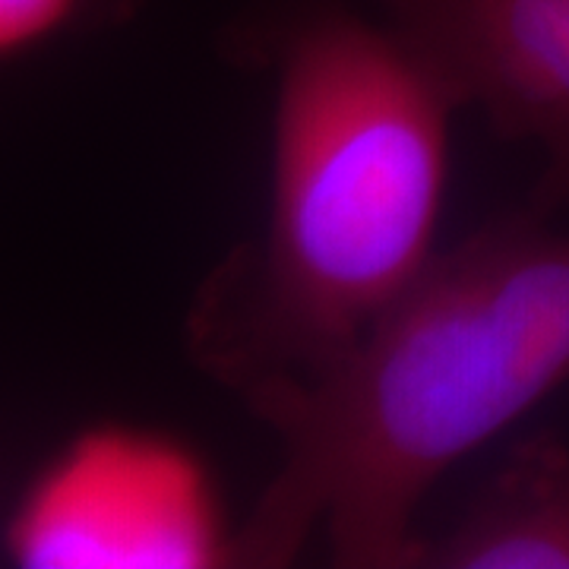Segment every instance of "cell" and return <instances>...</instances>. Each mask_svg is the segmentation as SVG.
I'll use <instances>...</instances> for the list:
<instances>
[{
	"instance_id": "cell-2",
	"label": "cell",
	"mask_w": 569,
	"mask_h": 569,
	"mask_svg": "<svg viewBox=\"0 0 569 569\" xmlns=\"http://www.w3.org/2000/svg\"><path fill=\"white\" fill-rule=\"evenodd\" d=\"M269 216L209 272L187 358L234 396L305 380L358 346L437 253L456 104L383 26L307 3L269 44Z\"/></svg>"
},
{
	"instance_id": "cell-4",
	"label": "cell",
	"mask_w": 569,
	"mask_h": 569,
	"mask_svg": "<svg viewBox=\"0 0 569 569\" xmlns=\"http://www.w3.org/2000/svg\"><path fill=\"white\" fill-rule=\"evenodd\" d=\"M387 26L459 108L545 168L529 209H569V0H377Z\"/></svg>"
},
{
	"instance_id": "cell-6",
	"label": "cell",
	"mask_w": 569,
	"mask_h": 569,
	"mask_svg": "<svg viewBox=\"0 0 569 569\" xmlns=\"http://www.w3.org/2000/svg\"><path fill=\"white\" fill-rule=\"evenodd\" d=\"M142 0H0V58L17 63L48 44L130 22Z\"/></svg>"
},
{
	"instance_id": "cell-5",
	"label": "cell",
	"mask_w": 569,
	"mask_h": 569,
	"mask_svg": "<svg viewBox=\"0 0 569 569\" xmlns=\"http://www.w3.org/2000/svg\"><path fill=\"white\" fill-rule=\"evenodd\" d=\"M418 569H569V440L512 449Z\"/></svg>"
},
{
	"instance_id": "cell-1",
	"label": "cell",
	"mask_w": 569,
	"mask_h": 569,
	"mask_svg": "<svg viewBox=\"0 0 569 569\" xmlns=\"http://www.w3.org/2000/svg\"><path fill=\"white\" fill-rule=\"evenodd\" d=\"M569 383V234L522 209L437 250L358 346L238 392L282 462L234 567H288L317 529L346 569H418L437 478Z\"/></svg>"
},
{
	"instance_id": "cell-3",
	"label": "cell",
	"mask_w": 569,
	"mask_h": 569,
	"mask_svg": "<svg viewBox=\"0 0 569 569\" xmlns=\"http://www.w3.org/2000/svg\"><path fill=\"white\" fill-rule=\"evenodd\" d=\"M234 535L203 459L142 427H92L41 468L3 550L26 569L234 567Z\"/></svg>"
}]
</instances>
